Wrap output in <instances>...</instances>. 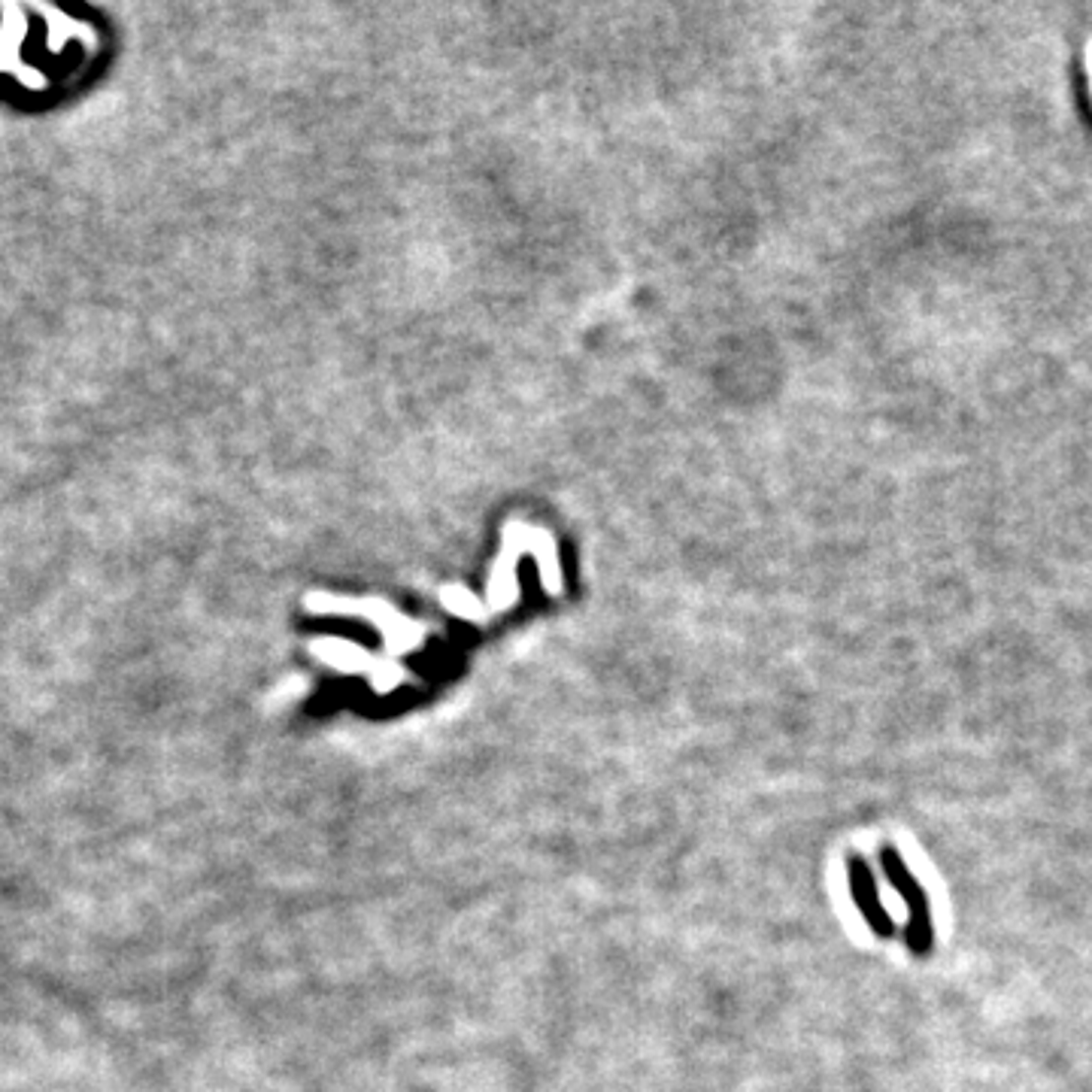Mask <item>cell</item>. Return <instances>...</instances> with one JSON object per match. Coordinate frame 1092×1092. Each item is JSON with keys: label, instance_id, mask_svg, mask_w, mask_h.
<instances>
[{"label": "cell", "instance_id": "277c9868", "mask_svg": "<svg viewBox=\"0 0 1092 1092\" xmlns=\"http://www.w3.org/2000/svg\"><path fill=\"white\" fill-rule=\"evenodd\" d=\"M440 598H443V605H446L449 610L459 613V616H465V619H482V616H485V608L480 605V601H477L468 589L449 586V589H443V592H440Z\"/></svg>", "mask_w": 1092, "mask_h": 1092}, {"label": "cell", "instance_id": "6da1fadb", "mask_svg": "<svg viewBox=\"0 0 1092 1092\" xmlns=\"http://www.w3.org/2000/svg\"><path fill=\"white\" fill-rule=\"evenodd\" d=\"M880 862H883V871H886L889 883L901 892V898H905V905L911 911V923H908V931H905L908 947L917 956H929L931 940H934V929H931V908H929L926 889L917 883V877L911 874V868L905 865V859L898 856L895 847H883Z\"/></svg>", "mask_w": 1092, "mask_h": 1092}, {"label": "cell", "instance_id": "7a4b0ae2", "mask_svg": "<svg viewBox=\"0 0 1092 1092\" xmlns=\"http://www.w3.org/2000/svg\"><path fill=\"white\" fill-rule=\"evenodd\" d=\"M310 610L316 613H358V616H367L373 622H380L386 631V637H395L398 644L410 647L417 634H413V625L398 616L392 608L380 605V601H350V598H331V595H313L310 598Z\"/></svg>", "mask_w": 1092, "mask_h": 1092}, {"label": "cell", "instance_id": "3957f363", "mask_svg": "<svg viewBox=\"0 0 1092 1092\" xmlns=\"http://www.w3.org/2000/svg\"><path fill=\"white\" fill-rule=\"evenodd\" d=\"M847 871H850V889H853V895H856V905H859V911L865 914V920H868V926H871L877 934L892 937V934H895V926H892V920H889L886 908L880 905L877 883H874V874H871V868H868V862H865L862 856H850Z\"/></svg>", "mask_w": 1092, "mask_h": 1092}, {"label": "cell", "instance_id": "5b68a950", "mask_svg": "<svg viewBox=\"0 0 1092 1092\" xmlns=\"http://www.w3.org/2000/svg\"><path fill=\"white\" fill-rule=\"evenodd\" d=\"M1086 77H1089V89H1092V40L1086 43Z\"/></svg>", "mask_w": 1092, "mask_h": 1092}]
</instances>
